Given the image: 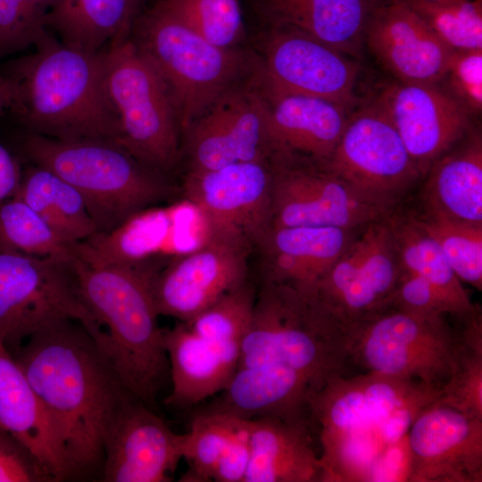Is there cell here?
<instances>
[{
	"label": "cell",
	"instance_id": "6da1fadb",
	"mask_svg": "<svg viewBox=\"0 0 482 482\" xmlns=\"http://www.w3.org/2000/svg\"><path fill=\"white\" fill-rule=\"evenodd\" d=\"M442 388L366 371L330 379L313 397L321 482L405 481L407 433Z\"/></svg>",
	"mask_w": 482,
	"mask_h": 482
},
{
	"label": "cell",
	"instance_id": "7a4b0ae2",
	"mask_svg": "<svg viewBox=\"0 0 482 482\" xmlns=\"http://www.w3.org/2000/svg\"><path fill=\"white\" fill-rule=\"evenodd\" d=\"M12 354L60 439L70 478L101 471L106 433L134 395L94 337L79 321L62 319Z\"/></svg>",
	"mask_w": 482,
	"mask_h": 482
},
{
	"label": "cell",
	"instance_id": "3957f363",
	"mask_svg": "<svg viewBox=\"0 0 482 482\" xmlns=\"http://www.w3.org/2000/svg\"><path fill=\"white\" fill-rule=\"evenodd\" d=\"M10 62L0 80L8 106L30 133L59 140L119 144L120 122L109 97L104 51L91 53L53 37Z\"/></svg>",
	"mask_w": 482,
	"mask_h": 482
},
{
	"label": "cell",
	"instance_id": "277c9868",
	"mask_svg": "<svg viewBox=\"0 0 482 482\" xmlns=\"http://www.w3.org/2000/svg\"><path fill=\"white\" fill-rule=\"evenodd\" d=\"M79 297L102 329V350L126 388L149 405L169 376L163 328L151 288L153 264L73 262Z\"/></svg>",
	"mask_w": 482,
	"mask_h": 482
},
{
	"label": "cell",
	"instance_id": "5b68a950",
	"mask_svg": "<svg viewBox=\"0 0 482 482\" xmlns=\"http://www.w3.org/2000/svg\"><path fill=\"white\" fill-rule=\"evenodd\" d=\"M21 149L33 164L54 172L80 194L97 233L113 229L179 191L168 176L114 141H67L29 132Z\"/></svg>",
	"mask_w": 482,
	"mask_h": 482
},
{
	"label": "cell",
	"instance_id": "8992f818",
	"mask_svg": "<svg viewBox=\"0 0 482 482\" xmlns=\"http://www.w3.org/2000/svg\"><path fill=\"white\" fill-rule=\"evenodd\" d=\"M349 361L345 329L313 295L261 282L253 319L240 344L238 367L271 364L293 370L320 390L344 375Z\"/></svg>",
	"mask_w": 482,
	"mask_h": 482
},
{
	"label": "cell",
	"instance_id": "52a82bcc",
	"mask_svg": "<svg viewBox=\"0 0 482 482\" xmlns=\"http://www.w3.org/2000/svg\"><path fill=\"white\" fill-rule=\"evenodd\" d=\"M137 46L165 82L181 133L237 85L247 61L207 41L156 4L139 23Z\"/></svg>",
	"mask_w": 482,
	"mask_h": 482
},
{
	"label": "cell",
	"instance_id": "ba28073f",
	"mask_svg": "<svg viewBox=\"0 0 482 482\" xmlns=\"http://www.w3.org/2000/svg\"><path fill=\"white\" fill-rule=\"evenodd\" d=\"M104 56L106 88L119 117V145L168 176L181 159V129L165 82L127 37L111 43Z\"/></svg>",
	"mask_w": 482,
	"mask_h": 482
},
{
	"label": "cell",
	"instance_id": "9c48e42d",
	"mask_svg": "<svg viewBox=\"0 0 482 482\" xmlns=\"http://www.w3.org/2000/svg\"><path fill=\"white\" fill-rule=\"evenodd\" d=\"M448 315H422L386 307L345 329L349 361L366 371L420 380L442 388L455 368L460 328Z\"/></svg>",
	"mask_w": 482,
	"mask_h": 482
},
{
	"label": "cell",
	"instance_id": "30bf717a",
	"mask_svg": "<svg viewBox=\"0 0 482 482\" xmlns=\"http://www.w3.org/2000/svg\"><path fill=\"white\" fill-rule=\"evenodd\" d=\"M73 262L0 252V339L12 353L62 319L79 321L101 343L102 329L79 297Z\"/></svg>",
	"mask_w": 482,
	"mask_h": 482
},
{
	"label": "cell",
	"instance_id": "8fae6325",
	"mask_svg": "<svg viewBox=\"0 0 482 482\" xmlns=\"http://www.w3.org/2000/svg\"><path fill=\"white\" fill-rule=\"evenodd\" d=\"M317 163L392 212L404 205L423 179L396 129L372 101L349 113L333 152Z\"/></svg>",
	"mask_w": 482,
	"mask_h": 482
},
{
	"label": "cell",
	"instance_id": "7c38bea8",
	"mask_svg": "<svg viewBox=\"0 0 482 482\" xmlns=\"http://www.w3.org/2000/svg\"><path fill=\"white\" fill-rule=\"evenodd\" d=\"M271 166L270 228L358 229L392 212L316 162L274 154Z\"/></svg>",
	"mask_w": 482,
	"mask_h": 482
},
{
	"label": "cell",
	"instance_id": "4fadbf2b",
	"mask_svg": "<svg viewBox=\"0 0 482 482\" xmlns=\"http://www.w3.org/2000/svg\"><path fill=\"white\" fill-rule=\"evenodd\" d=\"M388 216L360 228L313 291L344 329L386 307L402 273Z\"/></svg>",
	"mask_w": 482,
	"mask_h": 482
},
{
	"label": "cell",
	"instance_id": "5bb4252c",
	"mask_svg": "<svg viewBox=\"0 0 482 482\" xmlns=\"http://www.w3.org/2000/svg\"><path fill=\"white\" fill-rule=\"evenodd\" d=\"M253 247L240 237L207 232L197 248L173 256L151 276L159 315L187 322L247 281Z\"/></svg>",
	"mask_w": 482,
	"mask_h": 482
},
{
	"label": "cell",
	"instance_id": "9a60e30c",
	"mask_svg": "<svg viewBox=\"0 0 482 482\" xmlns=\"http://www.w3.org/2000/svg\"><path fill=\"white\" fill-rule=\"evenodd\" d=\"M256 82L229 89L183 132L187 172L270 160L275 154L268 102Z\"/></svg>",
	"mask_w": 482,
	"mask_h": 482
},
{
	"label": "cell",
	"instance_id": "2e32d148",
	"mask_svg": "<svg viewBox=\"0 0 482 482\" xmlns=\"http://www.w3.org/2000/svg\"><path fill=\"white\" fill-rule=\"evenodd\" d=\"M271 158L187 172L179 191L206 232L233 236L254 248L270 228Z\"/></svg>",
	"mask_w": 482,
	"mask_h": 482
},
{
	"label": "cell",
	"instance_id": "e0dca14e",
	"mask_svg": "<svg viewBox=\"0 0 482 482\" xmlns=\"http://www.w3.org/2000/svg\"><path fill=\"white\" fill-rule=\"evenodd\" d=\"M359 70L347 54L294 29L275 26L257 81L264 93L311 96L352 110Z\"/></svg>",
	"mask_w": 482,
	"mask_h": 482
},
{
	"label": "cell",
	"instance_id": "ac0fdd59",
	"mask_svg": "<svg viewBox=\"0 0 482 482\" xmlns=\"http://www.w3.org/2000/svg\"><path fill=\"white\" fill-rule=\"evenodd\" d=\"M388 118L424 177L471 129L470 114L439 83L397 80L372 101Z\"/></svg>",
	"mask_w": 482,
	"mask_h": 482
},
{
	"label": "cell",
	"instance_id": "d6986e66",
	"mask_svg": "<svg viewBox=\"0 0 482 482\" xmlns=\"http://www.w3.org/2000/svg\"><path fill=\"white\" fill-rule=\"evenodd\" d=\"M406 445L405 481H482V419L438 400L415 419Z\"/></svg>",
	"mask_w": 482,
	"mask_h": 482
},
{
	"label": "cell",
	"instance_id": "ffe728a7",
	"mask_svg": "<svg viewBox=\"0 0 482 482\" xmlns=\"http://www.w3.org/2000/svg\"><path fill=\"white\" fill-rule=\"evenodd\" d=\"M185 434L174 433L147 404L130 396L104 443L105 482H167L183 459Z\"/></svg>",
	"mask_w": 482,
	"mask_h": 482
},
{
	"label": "cell",
	"instance_id": "44dd1931",
	"mask_svg": "<svg viewBox=\"0 0 482 482\" xmlns=\"http://www.w3.org/2000/svg\"><path fill=\"white\" fill-rule=\"evenodd\" d=\"M363 39L379 63L402 82L439 83L454 51L404 0L370 11Z\"/></svg>",
	"mask_w": 482,
	"mask_h": 482
},
{
	"label": "cell",
	"instance_id": "7402d4cb",
	"mask_svg": "<svg viewBox=\"0 0 482 482\" xmlns=\"http://www.w3.org/2000/svg\"><path fill=\"white\" fill-rule=\"evenodd\" d=\"M320 391L307 378L285 367H238L214 400L200 411L243 420L278 418L310 423L311 402Z\"/></svg>",
	"mask_w": 482,
	"mask_h": 482
},
{
	"label": "cell",
	"instance_id": "603a6c76",
	"mask_svg": "<svg viewBox=\"0 0 482 482\" xmlns=\"http://www.w3.org/2000/svg\"><path fill=\"white\" fill-rule=\"evenodd\" d=\"M358 229L270 228L253 248L259 255L261 282L284 284L313 294Z\"/></svg>",
	"mask_w": 482,
	"mask_h": 482
},
{
	"label": "cell",
	"instance_id": "cb8c5ba5",
	"mask_svg": "<svg viewBox=\"0 0 482 482\" xmlns=\"http://www.w3.org/2000/svg\"><path fill=\"white\" fill-rule=\"evenodd\" d=\"M262 93L269 105L268 126L275 154L316 162L331 154L352 110L311 96Z\"/></svg>",
	"mask_w": 482,
	"mask_h": 482
},
{
	"label": "cell",
	"instance_id": "d4e9b609",
	"mask_svg": "<svg viewBox=\"0 0 482 482\" xmlns=\"http://www.w3.org/2000/svg\"><path fill=\"white\" fill-rule=\"evenodd\" d=\"M171 380L165 403L185 408L220 392L236 371L240 346L205 339L179 321L163 329Z\"/></svg>",
	"mask_w": 482,
	"mask_h": 482
},
{
	"label": "cell",
	"instance_id": "484cf974",
	"mask_svg": "<svg viewBox=\"0 0 482 482\" xmlns=\"http://www.w3.org/2000/svg\"><path fill=\"white\" fill-rule=\"evenodd\" d=\"M419 211L482 224V137L470 129L429 166Z\"/></svg>",
	"mask_w": 482,
	"mask_h": 482
},
{
	"label": "cell",
	"instance_id": "4316f807",
	"mask_svg": "<svg viewBox=\"0 0 482 482\" xmlns=\"http://www.w3.org/2000/svg\"><path fill=\"white\" fill-rule=\"evenodd\" d=\"M251 455L244 482H321L320 453L308 422L250 420Z\"/></svg>",
	"mask_w": 482,
	"mask_h": 482
},
{
	"label": "cell",
	"instance_id": "83f0119b",
	"mask_svg": "<svg viewBox=\"0 0 482 482\" xmlns=\"http://www.w3.org/2000/svg\"><path fill=\"white\" fill-rule=\"evenodd\" d=\"M0 428L29 447L54 481L70 478L60 439L29 381L1 339Z\"/></svg>",
	"mask_w": 482,
	"mask_h": 482
},
{
	"label": "cell",
	"instance_id": "f1b7e54d",
	"mask_svg": "<svg viewBox=\"0 0 482 482\" xmlns=\"http://www.w3.org/2000/svg\"><path fill=\"white\" fill-rule=\"evenodd\" d=\"M262 10L275 26L294 29L356 58L370 12L366 0H262Z\"/></svg>",
	"mask_w": 482,
	"mask_h": 482
},
{
	"label": "cell",
	"instance_id": "f546056e",
	"mask_svg": "<svg viewBox=\"0 0 482 482\" xmlns=\"http://www.w3.org/2000/svg\"><path fill=\"white\" fill-rule=\"evenodd\" d=\"M170 208L151 207L127 219L113 229L96 233L76 244V257L88 264L139 265L162 254L174 236Z\"/></svg>",
	"mask_w": 482,
	"mask_h": 482
},
{
	"label": "cell",
	"instance_id": "4dcf8cb0",
	"mask_svg": "<svg viewBox=\"0 0 482 482\" xmlns=\"http://www.w3.org/2000/svg\"><path fill=\"white\" fill-rule=\"evenodd\" d=\"M143 0H52L45 27L62 43L97 53L103 46L126 37Z\"/></svg>",
	"mask_w": 482,
	"mask_h": 482
},
{
	"label": "cell",
	"instance_id": "1f68e13d",
	"mask_svg": "<svg viewBox=\"0 0 482 482\" xmlns=\"http://www.w3.org/2000/svg\"><path fill=\"white\" fill-rule=\"evenodd\" d=\"M388 220L402 268L428 281L453 316L474 311L478 304L471 302L438 243L421 227L411 209L403 205L392 212Z\"/></svg>",
	"mask_w": 482,
	"mask_h": 482
},
{
	"label": "cell",
	"instance_id": "d6a6232c",
	"mask_svg": "<svg viewBox=\"0 0 482 482\" xmlns=\"http://www.w3.org/2000/svg\"><path fill=\"white\" fill-rule=\"evenodd\" d=\"M34 210L62 238L77 244L97 233L80 194L54 172L33 164L13 195Z\"/></svg>",
	"mask_w": 482,
	"mask_h": 482
},
{
	"label": "cell",
	"instance_id": "836d02e7",
	"mask_svg": "<svg viewBox=\"0 0 482 482\" xmlns=\"http://www.w3.org/2000/svg\"><path fill=\"white\" fill-rule=\"evenodd\" d=\"M0 252L72 262L76 244L65 241L27 204L12 196L0 204Z\"/></svg>",
	"mask_w": 482,
	"mask_h": 482
},
{
	"label": "cell",
	"instance_id": "e575fe53",
	"mask_svg": "<svg viewBox=\"0 0 482 482\" xmlns=\"http://www.w3.org/2000/svg\"><path fill=\"white\" fill-rule=\"evenodd\" d=\"M461 349L439 402L482 419V315L478 306L460 318Z\"/></svg>",
	"mask_w": 482,
	"mask_h": 482
},
{
	"label": "cell",
	"instance_id": "d590c367",
	"mask_svg": "<svg viewBox=\"0 0 482 482\" xmlns=\"http://www.w3.org/2000/svg\"><path fill=\"white\" fill-rule=\"evenodd\" d=\"M421 227L438 243L461 282L482 289V224L411 209Z\"/></svg>",
	"mask_w": 482,
	"mask_h": 482
},
{
	"label": "cell",
	"instance_id": "8d00e7d4",
	"mask_svg": "<svg viewBox=\"0 0 482 482\" xmlns=\"http://www.w3.org/2000/svg\"><path fill=\"white\" fill-rule=\"evenodd\" d=\"M157 4L220 47L236 48L245 35L238 0H159Z\"/></svg>",
	"mask_w": 482,
	"mask_h": 482
},
{
	"label": "cell",
	"instance_id": "74e56055",
	"mask_svg": "<svg viewBox=\"0 0 482 482\" xmlns=\"http://www.w3.org/2000/svg\"><path fill=\"white\" fill-rule=\"evenodd\" d=\"M404 1L452 49H482L481 0Z\"/></svg>",
	"mask_w": 482,
	"mask_h": 482
},
{
	"label": "cell",
	"instance_id": "f35d334b",
	"mask_svg": "<svg viewBox=\"0 0 482 482\" xmlns=\"http://www.w3.org/2000/svg\"><path fill=\"white\" fill-rule=\"evenodd\" d=\"M256 295L248 279L184 323L205 339L240 346L253 319Z\"/></svg>",
	"mask_w": 482,
	"mask_h": 482
},
{
	"label": "cell",
	"instance_id": "ab89813d",
	"mask_svg": "<svg viewBox=\"0 0 482 482\" xmlns=\"http://www.w3.org/2000/svg\"><path fill=\"white\" fill-rule=\"evenodd\" d=\"M236 417L198 411L185 433L183 459L188 470L182 481L207 482L213 479L217 465L229 441Z\"/></svg>",
	"mask_w": 482,
	"mask_h": 482
},
{
	"label": "cell",
	"instance_id": "60d3db41",
	"mask_svg": "<svg viewBox=\"0 0 482 482\" xmlns=\"http://www.w3.org/2000/svg\"><path fill=\"white\" fill-rule=\"evenodd\" d=\"M441 82L470 114L482 110V49L454 50Z\"/></svg>",
	"mask_w": 482,
	"mask_h": 482
},
{
	"label": "cell",
	"instance_id": "b9f144b4",
	"mask_svg": "<svg viewBox=\"0 0 482 482\" xmlns=\"http://www.w3.org/2000/svg\"><path fill=\"white\" fill-rule=\"evenodd\" d=\"M53 476L13 435L0 428V482H50Z\"/></svg>",
	"mask_w": 482,
	"mask_h": 482
},
{
	"label": "cell",
	"instance_id": "7bdbcfd3",
	"mask_svg": "<svg viewBox=\"0 0 482 482\" xmlns=\"http://www.w3.org/2000/svg\"><path fill=\"white\" fill-rule=\"evenodd\" d=\"M386 307L422 315L453 316L449 305L428 281L403 269Z\"/></svg>",
	"mask_w": 482,
	"mask_h": 482
},
{
	"label": "cell",
	"instance_id": "ee69618b",
	"mask_svg": "<svg viewBox=\"0 0 482 482\" xmlns=\"http://www.w3.org/2000/svg\"><path fill=\"white\" fill-rule=\"evenodd\" d=\"M250 420L236 418L228 445L212 481L244 482L251 455Z\"/></svg>",
	"mask_w": 482,
	"mask_h": 482
},
{
	"label": "cell",
	"instance_id": "f6af8a7d",
	"mask_svg": "<svg viewBox=\"0 0 482 482\" xmlns=\"http://www.w3.org/2000/svg\"><path fill=\"white\" fill-rule=\"evenodd\" d=\"M30 46L22 0H0V54H8Z\"/></svg>",
	"mask_w": 482,
	"mask_h": 482
},
{
	"label": "cell",
	"instance_id": "bcb514c9",
	"mask_svg": "<svg viewBox=\"0 0 482 482\" xmlns=\"http://www.w3.org/2000/svg\"><path fill=\"white\" fill-rule=\"evenodd\" d=\"M23 16L30 45L37 46L50 36L45 27V17L52 0H22Z\"/></svg>",
	"mask_w": 482,
	"mask_h": 482
},
{
	"label": "cell",
	"instance_id": "7dc6e473",
	"mask_svg": "<svg viewBox=\"0 0 482 482\" xmlns=\"http://www.w3.org/2000/svg\"><path fill=\"white\" fill-rule=\"evenodd\" d=\"M21 175L19 161L0 143V204L15 195Z\"/></svg>",
	"mask_w": 482,
	"mask_h": 482
},
{
	"label": "cell",
	"instance_id": "c3c4849f",
	"mask_svg": "<svg viewBox=\"0 0 482 482\" xmlns=\"http://www.w3.org/2000/svg\"><path fill=\"white\" fill-rule=\"evenodd\" d=\"M8 106V96L5 86L0 80V112Z\"/></svg>",
	"mask_w": 482,
	"mask_h": 482
},
{
	"label": "cell",
	"instance_id": "681fc988",
	"mask_svg": "<svg viewBox=\"0 0 482 482\" xmlns=\"http://www.w3.org/2000/svg\"><path fill=\"white\" fill-rule=\"evenodd\" d=\"M420 1H428V2H444L448 0H420Z\"/></svg>",
	"mask_w": 482,
	"mask_h": 482
}]
</instances>
